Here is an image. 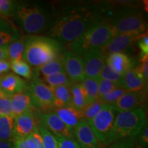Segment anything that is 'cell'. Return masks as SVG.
<instances>
[{
	"label": "cell",
	"instance_id": "cell-41",
	"mask_svg": "<svg viewBox=\"0 0 148 148\" xmlns=\"http://www.w3.org/2000/svg\"><path fill=\"white\" fill-rule=\"evenodd\" d=\"M138 47L141 51L140 58L145 56L148 55V36L147 32L142 35L141 37L138 39Z\"/></svg>",
	"mask_w": 148,
	"mask_h": 148
},
{
	"label": "cell",
	"instance_id": "cell-28",
	"mask_svg": "<svg viewBox=\"0 0 148 148\" xmlns=\"http://www.w3.org/2000/svg\"><path fill=\"white\" fill-rule=\"evenodd\" d=\"M42 80L46 84H47V86H49V87H54V86H62V85L71 86L72 84V82L70 80L65 72L43 76Z\"/></svg>",
	"mask_w": 148,
	"mask_h": 148
},
{
	"label": "cell",
	"instance_id": "cell-21",
	"mask_svg": "<svg viewBox=\"0 0 148 148\" xmlns=\"http://www.w3.org/2000/svg\"><path fill=\"white\" fill-rule=\"evenodd\" d=\"M71 107L75 110L80 111L87 105L88 99L86 92L80 83H72L71 86Z\"/></svg>",
	"mask_w": 148,
	"mask_h": 148
},
{
	"label": "cell",
	"instance_id": "cell-9",
	"mask_svg": "<svg viewBox=\"0 0 148 148\" xmlns=\"http://www.w3.org/2000/svg\"><path fill=\"white\" fill-rule=\"evenodd\" d=\"M38 121L42 123L56 138H66L73 139V132L63 123L59 116L52 110L39 112Z\"/></svg>",
	"mask_w": 148,
	"mask_h": 148
},
{
	"label": "cell",
	"instance_id": "cell-5",
	"mask_svg": "<svg viewBox=\"0 0 148 148\" xmlns=\"http://www.w3.org/2000/svg\"><path fill=\"white\" fill-rule=\"evenodd\" d=\"M15 14L21 26L29 34L40 33L49 24V16L39 7L18 5Z\"/></svg>",
	"mask_w": 148,
	"mask_h": 148
},
{
	"label": "cell",
	"instance_id": "cell-29",
	"mask_svg": "<svg viewBox=\"0 0 148 148\" xmlns=\"http://www.w3.org/2000/svg\"><path fill=\"white\" fill-rule=\"evenodd\" d=\"M10 69L18 76H21L24 78L30 79L32 76L30 66L23 60L10 61Z\"/></svg>",
	"mask_w": 148,
	"mask_h": 148
},
{
	"label": "cell",
	"instance_id": "cell-12",
	"mask_svg": "<svg viewBox=\"0 0 148 148\" xmlns=\"http://www.w3.org/2000/svg\"><path fill=\"white\" fill-rule=\"evenodd\" d=\"M145 93L144 90L126 92L110 106L114 111L125 112L141 108L145 103Z\"/></svg>",
	"mask_w": 148,
	"mask_h": 148
},
{
	"label": "cell",
	"instance_id": "cell-15",
	"mask_svg": "<svg viewBox=\"0 0 148 148\" xmlns=\"http://www.w3.org/2000/svg\"><path fill=\"white\" fill-rule=\"evenodd\" d=\"M143 34H117L113 38H112L106 45L100 49V50L106 58L109 55L112 54V53H121L126 49L129 46L132 45L135 42L138 41Z\"/></svg>",
	"mask_w": 148,
	"mask_h": 148
},
{
	"label": "cell",
	"instance_id": "cell-44",
	"mask_svg": "<svg viewBox=\"0 0 148 148\" xmlns=\"http://www.w3.org/2000/svg\"><path fill=\"white\" fill-rule=\"evenodd\" d=\"M7 45L4 46V47H0V60L8 59V53H7Z\"/></svg>",
	"mask_w": 148,
	"mask_h": 148
},
{
	"label": "cell",
	"instance_id": "cell-40",
	"mask_svg": "<svg viewBox=\"0 0 148 148\" xmlns=\"http://www.w3.org/2000/svg\"><path fill=\"white\" fill-rule=\"evenodd\" d=\"M58 141L59 148H80L74 139L66 138H56Z\"/></svg>",
	"mask_w": 148,
	"mask_h": 148
},
{
	"label": "cell",
	"instance_id": "cell-4",
	"mask_svg": "<svg viewBox=\"0 0 148 148\" xmlns=\"http://www.w3.org/2000/svg\"><path fill=\"white\" fill-rule=\"evenodd\" d=\"M146 123L145 113L142 108L120 112L114 119L112 141L135 138Z\"/></svg>",
	"mask_w": 148,
	"mask_h": 148
},
{
	"label": "cell",
	"instance_id": "cell-3",
	"mask_svg": "<svg viewBox=\"0 0 148 148\" xmlns=\"http://www.w3.org/2000/svg\"><path fill=\"white\" fill-rule=\"evenodd\" d=\"M58 42L51 38L38 36H30L26 40L23 55L29 66L37 69L59 56Z\"/></svg>",
	"mask_w": 148,
	"mask_h": 148
},
{
	"label": "cell",
	"instance_id": "cell-32",
	"mask_svg": "<svg viewBox=\"0 0 148 148\" xmlns=\"http://www.w3.org/2000/svg\"><path fill=\"white\" fill-rule=\"evenodd\" d=\"M99 79H105V80H108L110 81V82L116 83L121 87L122 75L112 69L107 64H105L103 69H101Z\"/></svg>",
	"mask_w": 148,
	"mask_h": 148
},
{
	"label": "cell",
	"instance_id": "cell-27",
	"mask_svg": "<svg viewBox=\"0 0 148 148\" xmlns=\"http://www.w3.org/2000/svg\"><path fill=\"white\" fill-rule=\"evenodd\" d=\"M81 84L86 92L88 103L99 99L98 97L99 79L85 77L81 82Z\"/></svg>",
	"mask_w": 148,
	"mask_h": 148
},
{
	"label": "cell",
	"instance_id": "cell-24",
	"mask_svg": "<svg viewBox=\"0 0 148 148\" xmlns=\"http://www.w3.org/2000/svg\"><path fill=\"white\" fill-rule=\"evenodd\" d=\"M26 40L25 38H18L7 45L8 58L10 61L22 60Z\"/></svg>",
	"mask_w": 148,
	"mask_h": 148
},
{
	"label": "cell",
	"instance_id": "cell-7",
	"mask_svg": "<svg viewBox=\"0 0 148 148\" xmlns=\"http://www.w3.org/2000/svg\"><path fill=\"white\" fill-rule=\"evenodd\" d=\"M33 107L36 106L45 112L56 108V98L50 87L42 79H34L29 89Z\"/></svg>",
	"mask_w": 148,
	"mask_h": 148
},
{
	"label": "cell",
	"instance_id": "cell-35",
	"mask_svg": "<svg viewBox=\"0 0 148 148\" xmlns=\"http://www.w3.org/2000/svg\"><path fill=\"white\" fill-rule=\"evenodd\" d=\"M118 87H120V86L116 83L110 82L108 80H105V79H99V87H98L99 99L103 97L107 92Z\"/></svg>",
	"mask_w": 148,
	"mask_h": 148
},
{
	"label": "cell",
	"instance_id": "cell-10",
	"mask_svg": "<svg viewBox=\"0 0 148 148\" xmlns=\"http://www.w3.org/2000/svg\"><path fill=\"white\" fill-rule=\"evenodd\" d=\"M38 119L32 111L25 112L14 118L12 142L28 137L38 130Z\"/></svg>",
	"mask_w": 148,
	"mask_h": 148
},
{
	"label": "cell",
	"instance_id": "cell-31",
	"mask_svg": "<svg viewBox=\"0 0 148 148\" xmlns=\"http://www.w3.org/2000/svg\"><path fill=\"white\" fill-rule=\"evenodd\" d=\"M38 132L41 136L44 148H59L58 141L56 137L40 122L38 121Z\"/></svg>",
	"mask_w": 148,
	"mask_h": 148
},
{
	"label": "cell",
	"instance_id": "cell-23",
	"mask_svg": "<svg viewBox=\"0 0 148 148\" xmlns=\"http://www.w3.org/2000/svg\"><path fill=\"white\" fill-rule=\"evenodd\" d=\"M18 38V33L8 22L0 18V47H4Z\"/></svg>",
	"mask_w": 148,
	"mask_h": 148
},
{
	"label": "cell",
	"instance_id": "cell-36",
	"mask_svg": "<svg viewBox=\"0 0 148 148\" xmlns=\"http://www.w3.org/2000/svg\"><path fill=\"white\" fill-rule=\"evenodd\" d=\"M136 148H147L148 143V127L146 123L136 137Z\"/></svg>",
	"mask_w": 148,
	"mask_h": 148
},
{
	"label": "cell",
	"instance_id": "cell-17",
	"mask_svg": "<svg viewBox=\"0 0 148 148\" xmlns=\"http://www.w3.org/2000/svg\"><path fill=\"white\" fill-rule=\"evenodd\" d=\"M0 88L8 97H12L26 90L25 82L13 73H8L0 77Z\"/></svg>",
	"mask_w": 148,
	"mask_h": 148
},
{
	"label": "cell",
	"instance_id": "cell-30",
	"mask_svg": "<svg viewBox=\"0 0 148 148\" xmlns=\"http://www.w3.org/2000/svg\"><path fill=\"white\" fill-rule=\"evenodd\" d=\"M103 105H104V103L101 102L99 99L88 103L80 110L82 119L86 121L92 119L99 113Z\"/></svg>",
	"mask_w": 148,
	"mask_h": 148
},
{
	"label": "cell",
	"instance_id": "cell-34",
	"mask_svg": "<svg viewBox=\"0 0 148 148\" xmlns=\"http://www.w3.org/2000/svg\"><path fill=\"white\" fill-rule=\"evenodd\" d=\"M18 4L11 0H0V15L9 16L15 14Z\"/></svg>",
	"mask_w": 148,
	"mask_h": 148
},
{
	"label": "cell",
	"instance_id": "cell-20",
	"mask_svg": "<svg viewBox=\"0 0 148 148\" xmlns=\"http://www.w3.org/2000/svg\"><path fill=\"white\" fill-rule=\"evenodd\" d=\"M106 63L121 75L133 68L134 64L128 56L122 52L109 55L106 59Z\"/></svg>",
	"mask_w": 148,
	"mask_h": 148
},
{
	"label": "cell",
	"instance_id": "cell-39",
	"mask_svg": "<svg viewBox=\"0 0 148 148\" xmlns=\"http://www.w3.org/2000/svg\"><path fill=\"white\" fill-rule=\"evenodd\" d=\"M14 148H37L36 144L29 136L21 140H15L13 142Z\"/></svg>",
	"mask_w": 148,
	"mask_h": 148
},
{
	"label": "cell",
	"instance_id": "cell-16",
	"mask_svg": "<svg viewBox=\"0 0 148 148\" xmlns=\"http://www.w3.org/2000/svg\"><path fill=\"white\" fill-rule=\"evenodd\" d=\"M145 82L143 74L137 66L129 69L122 75L121 87L127 92L140 91L145 88Z\"/></svg>",
	"mask_w": 148,
	"mask_h": 148
},
{
	"label": "cell",
	"instance_id": "cell-1",
	"mask_svg": "<svg viewBox=\"0 0 148 148\" xmlns=\"http://www.w3.org/2000/svg\"><path fill=\"white\" fill-rule=\"evenodd\" d=\"M99 21L87 10H73L61 15L51 27L52 38L65 42H73Z\"/></svg>",
	"mask_w": 148,
	"mask_h": 148
},
{
	"label": "cell",
	"instance_id": "cell-18",
	"mask_svg": "<svg viewBox=\"0 0 148 148\" xmlns=\"http://www.w3.org/2000/svg\"><path fill=\"white\" fill-rule=\"evenodd\" d=\"M10 100L12 116L14 118L17 117L25 112L32 111V99L27 89L12 95Z\"/></svg>",
	"mask_w": 148,
	"mask_h": 148
},
{
	"label": "cell",
	"instance_id": "cell-22",
	"mask_svg": "<svg viewBox=\"0 0 148 148\" xmlns=\"http://www.w3.org/2000/svg\"><path fill=\"white\" fill-rule=\"evenodd\" d=\"M56 98V108L71 106V86H62L50 87Z\"/></svg>",
	"mask_w": 148,
	"mask_h": 148
},
{
	"label": "cell",
	"instance_id": "cell-42",
	"mask_svg": "<svg viewBox=\"0 0 148 148\" xmlns=\"http://www.w3.org/2000/svg\"><path fill=\"white\" fill-rule=\"evenodd\" d=\"M140 64L138 66L140 72L143 74L145 82H147L148 79V55L141 57L140 59Z\"/></svg>",
	"mask_w": 148,
	"mask_h": 148
},
{
	"label": "cell",
	"instance_id": "cell-14",
	"mask_svg": "<svg viewBox=\"0 0 148 148\" xmlns=\"http://www.w3.org/2000/svg\"><path fill=\"white\" fill-rule=\"evenodd\" d=\"M82 56L84 58L85 77L99 79L101 69L106 64V57L100 49L88 51Z\"/></svg>",
	"mask_w": 148,
	"mask_h": 148
},
{
	"label": "cell",
	"instance_id": "cell-26",
	"mask_svg": "<svg viewBox=\"0 0 148 148\" xmlns=\"http://www.w3.org/2000/svg\"><path fill=\"white\" fill-rule=\"evenodd\" d=\"M38 70L43 76L65 72L64 71L62 56L60 55L54 60H51L50 62H47V64L40 66L38 68Z\"/></svg>",
	"mask_w": 148,
	"mask_h": 148
},
{
	"label": "cell",
	"instance_id": "cell-38",
	"mask_svg": "<svg viewBox=\"0 0 148 148\" xmlns=\"http://www.w3.org/2000/svg\"><path fill=\"white\" fill-rule=\"evenodd\" d=\"M135 138H122L112 143L107 148H133L134 145Z\"/></svg>",
	"mask_w": 148,
	"mask_h": 148
},
{
	"label": "cell",
	"instance_id": "cell-2",
	"mask_svg": "<svg viewBox=\"0 0 148 148\" xmlns=\"http://www.w3.org/2000/svg\"><path fill=\"white\" fill-rule=\"evenodd\" d=\"M116 35L112 22L99 21L79 38L69 43V48L72 52L82 56L88 51L101 49Z\"/></svg>",
	"mask_w": 148,
	"mask_h": 148
},
{
	"label": "cell",
	"instance_id": "cell-19",
	"mask_svg": "<svg viewBox=\"0 0 148 148\" xmlns=\"http://www.w3.org/2000/svg\"><path fill=\"white\" fill-rule=\"evenodd\" d=\"M51 110L59 116L64 124L71 130L72 132L79 122L83 120L80 111L75 110L71 106L54 108Z\"/></svg>",
	"mask_w": 148,
	"mask_h": 148
},
{
	"label": "cell",
	"instance_id": "cell-45",
	"mask_svg": "<svg viewBox=\"0 0 148 148\" xmlns=\"http://www.w3.org/2000/svg\"><path fill=\"white\" fill-rule=\"evenodd\" d=\"M0 148H14L12 142L0 140Z\"/></svg>",
	"mask_w": 148,
	"mask_h": 148
},
{
	"label": "cell",
	"instance_id": "cell-25",
	"mask_svg": "<svg viewBox=\"0 0 148 148\" xmlns=\"http://www.w3.org/2000/svg\"><path fill=\"white\" fill-rule=\"evenodd\" d=\"M14 124L12 116H0V140L12 142Z\"/></svg>",
	"mask_w": 148,
	"mask_h": 148
},
{
	"label": "cell",
	"instance_id": "cell-46",
	"mask_svg": "<svg viewBox=\"0 0 148 148\" xmlns=\"http://www.w3.org/2000/svg\"><path fill=\"white\" fill-rule=\"evenodd\" d=\"M4 97H8V96L5 95L4 92H3L2 90H1V88H0V98Z\"/></svg>",
	"mask_w": 148,
	"mask_h": 148
},
{
	"label": "cell",
	"instance_id": "cell-8",
	"mask_svg": "<svg viewBox=\"0 0 148 148\" xmlns=\"http://www.w3.org/2000/svg\"><path fill=\"white\" fill-rule=\"evenodd\" d=\"M116 34H141L147 30V23L140 12L123 14L112 22Z\"/></svg>",
	"mask_w": 148,
	"mask_h": 148
},
{
	"label": "cell",
	"instance_id": "cell-6",
	"mask_svg": "<svg viewBox=\"0 0 148 148\" xmlns=\"http://www.w3.org/2000/svg\"><path fill=\"white\" fill-rule=\"evenodd\" d=\"M114 119V110L110 105L104 104L99 113L87 121L98 140L106 148L113 143Z\"/></svg>",
	"mask_w": 148,
	"mask_h": 148
},
{
	"label": "cell",
	"instance_id": "cell-37",
	"mask_svg": "<svg viewBox=\"0 0 148 148\" xmlns=\"http://www.w3.org/2000/svg\"><path fill=\"white\" fill-rule=\"evenodd\" d=\"M10 97L0 98V116H12Z\"/></svg>",
	"mask_w": 148,
	"mask_h": 148
},
{
	"label": "cell",
	"instance_id": "cell-43",
	"mask_svg": "<svg viewBox=\"0 0 148 148\" xmlns=\"http://www.w3.org/2000/svg\"><path fill=\"white\" fill-rule=\"evenodd\" d=\"M10 69V61L8 59L0 60V77L8 73Z\"/></svg>",
	"mask_w": 148,
	"mask_h": 148
},
{
	"label": "cell",
	"instance_id": "cell-11",
	"mask_svg": "<svg viewBox=\"0 0 148 148\" xmlns=\"http://www.w3.org/2000/svg\"><path fill=\"white\" fill-rule=\"evenodd\" d=\"M62 56L65 73L72 83H80L85 77L84 62L82 57L71 51H66Z\"/></svg>",
	"mask_w": 148,
	"mask_h": 148
},
{
	"label": "cell",
	"instance_id": "cell-13",
	"mask_svg": "<svg viewBox=\"0 0 148 148\" xmlns=\"http://www.w3.org/2000/svg\"><path fill=\"white\" fill-rule=\"evenodd\" d=\"M73 139L80 148H106L101 145L85 120H82L74 129Z\"/></svg>",
	"mask_w": 148,
	"mask_h": 148
},
{
	"label": "cell",
	"instance_id": "cell-33",
	"mask_svg": "<svg viewBox=\"0 0 148 148\" xmlns=\"http://www.w3.org/2000/svg\"><path fill=\"white\" fill-rule=\"evenodd\" d=\"M127 91H125L121 87H118L110 90V92H107L106 94H105L103 97L99 98V99L104 104L112 105V103L115 102L117 99H119Z\"/></svg>",
	"mask_w": 148,
	"mask_h": 148
}]
</instances>
